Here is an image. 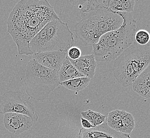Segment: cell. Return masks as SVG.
I'll return each mask as SVG.
<instances>
[{"label":"cell","mask_w":150,"mask_h":138,"mask_svg":"<svg viewBox=\"0 0 150 138\" xmlns=\"http://www.w3.org/2000/svg\"><path fill=\"white\" fill-rule=\"evenodd\" d=\"M54 8L47 0H21L7 20L8 32L20 55L32 54L29 44L47 23L59 19Z\"/></svg>","instance_id":"1"},{"label":"cell","mask_w":150,"mask_h":138,"mask_svg":"<svg viewBox=\"0 0 150 138\" xmlns=\"http://www.w3.org/2000/svg\"><path fill=\"white\" fill-rule=\"evenodd\" d=\"M81 18L75 25L74 32L85 46L98 43L103 34L119 29L124 22L117 12L103 5L88 12L81 13Z\"/></svg>","instance_id":"2"},{"label":"cell","mask_w":150,"mask_h":138,"mask_svg":"<svg viewBox=\"0 0 150 138\" xmlns=\"http://www.w3.org/2000/svg\"><path fill=\"white\" fill-rule=\"evenodd\" d=\"M124 22L119 29L103 34L93 45V54L100 62L115 60L133 43L137 29L136 21L130 13L117 12Z\"/></svg>","instance_id":"3"},{"label":"cell","mask_w":150,"mask_h":138,"mask_svg":"<svg viewBox=\"0 0 150 138\" xmlns=\"http://www.w3.org/2000/svg\"><path fill=\"white\" fill-rule=\"evenodd\" d=\"M150 64V45L141 46L134 42L115 60L113 75L119 84L128 87Z\"/></svg>","instance_id":"4"},{"label":"cell","mask_w":150,"mask_h":138,"mask_svg":"<svg viewBox=\"0 0 150 138\" xmlns=\"http://www.w3.org/2000/svg\"><path fill=\"white\" fill-rule=\"evenodd\" d=\"M75 43L74 34L67 23L60 19L47 23L29 44L32 54L45 52H67Z\"/></svg>","instance_id":"5"},{"label":"cell","mask_w":150,"mask_h":138,"mask_svg":"<svg viewBox=\"0 0 150 138\" xmlns=\"http://www.w3.org/2000/svg\"><path fill=\"white\" fill-rule=\"evenodd\" d=\"M25 90L30 98L42 101L60 85L59 72L42 66L32 58L25 69Z\"/></svg>","instance_id":"6"},{"label":"cell","mask_w":150,"mask_h":138,"mask_svg":"<svg viewBox=\"0 0 150 138\" xmlns=\"http://www.w3.org/2000/svg\"><path fill=\"white\" fill-rule=\"evenodd\" d=\"M15 113L26 115L37 122L38 116L35 108L28 100L22 98V93L19 91H8L0 97V114Z\"/></svg>","instance_id":"7"},{"label":"cell","mask_w":150,"mask_h":138,"mask_svg":"<svg viewBox=\"0 0 150 138\" xmlns=\"http://www.w3.org/2000/svg\"><path fill=\"white\" fill-rule=\"evenodd\" d=\"M107 123L111 129L129 135L135 126V121L133 115L125 111L119 109H115L109 113Z\"/></svg>","instance_id":"8"},{"label":"cell","mask_w":150,"mask_h":138,"mask_svg":"<svg viewBox=\"0 0 150 138\" xmlns=\"http://www.w3.org/2000/svg\"><path fill=\"white\" fill-rule=\"evenodd\" d=\"M3 123L6 129L16 135L28 131L33 125L34 121L26 115L15 113H8L4 115Z\"/></svg>","instance_id":"9"},{"label":"cell","mask_w":150,"mask_h":138,"mask_svg":"<svg viewBox=\"0 0 150 138\" xmlns=\"http://www.w3.org/2000/svg\"><path fill=\"white\" fill-rule=\"evenodd\" d=\"M78 138H131L129 134L119 132L108 126L106 121L98 127L86 129L81 128Z\"/></svg>","instance_id":"10"},{"label":"cell","mask_w":150,"mask_h":138,"mask_svg":"<svg viewBox=\"0 0 150 138\" xmlns=\"http://www.w3.org/2000/svg\"><path fill=\"white\" fill-rule=\"evenodd\" d=\"M66 53L61 51L37 53L33 54V59L42 66L59 72L67 56Z\"/></svg>","instance_id":"11"},{"label":"cell","mask_w":150,"mask_h":138,"mask_svg":"<svg viewBox=\"0 0 150 138\" xmlns=\"http://www.w3.org/2000/svg\"><path fill=\"white\" fill-rule=\"evenodd\" d=\"M68 58L72 65L85 77L90 78V79L94 78L97 67L96 61L94 55L81 56L76 60H72L69 58Z\"/></svg>","instance_id":"12"},{"label":"cell","mask_w":150,"mask_h":138,"mask_svg":"<svg viewBox=\"0 0 150 138\" xmlns=\"http://www.w3.org/2000/svg\"><path fill=\"white\" fill-rule=\"evenodd\" d=\"M132 87L139 95L150 99V64L134 80Z\"/></svg>","instance_id":"13"},{"label":"cell","mask_w":150,"mask_h":138,"mask_svg":"<svg viewBox=\"0 0 150 138\" xmlns=\"http://www.w3.org/2000/svg\"><path fill=\"white\" fill-rule=\"evenodd\" d=\"M135 4L134 0H108L103 1L102 5L112 11L130 13L134 10Z\"/></svg>","instance_id":"14"},{"label":"cell","mask_w":150,"mask_h":138,"mask_svg":"<svg viewBox=\"0 0 150 138\" xmlns=\"http://www.w3.org/2000/svg\"><path fill=\"white\" fill-rule=\"evenodd\" d=\"M59 75L61 83L75 78L85 77L72 65L67 56L59 71Z\"/></svg>","instance_id":"15"},{"label":"cell","mask_w":150,"mask_h":138,"mask_svg":"<svg viewBox=\"0 0 150 138\" xmlns=\"http://www.w3.org/2000/svg\"><path fill=\"white\" fill-rule=\"evenodd\" d=\"M91 79L87 77L77 78L60 83V85L76 92L83 90L90 84Z\"/></svg>","instance_id":"16"},{"label":"cell","mask_w":150,"mask_h":138,"mask_svg":"<svg viewBox=\"0 0 150 138\" xmlns=\"http://www.w3.org/2000/svg\"><path fill=\"white\" fill-rule=\"evenodd\" d=\"M81 116L82 118L89 121L94 127L101 125L107 120V116L92 110H87L81 112Z\"/></svg>","instance_id":"17"},{"label":"cell","mask_w":150,"mask_h":138,"mask_svg":"<svg viewBox=\"0 0 150 138\" xmlns=\"http://www.w3.org/2000/svg\"><path fill=\"white\" fill-rule=\"evenodd\" d=\"M70 3L73 6L78 8L81 11V13H86L100 7L101 4L98 1L95 0H79V1H71Z\"/></svg>","instance_id":"18"},{"label":"cell","mask_w":150,"mask_h":138,"mask_svg":"<svg viewBox=\"0 0 150 138\" xmlns=\"http://www.w3.org/2000/svg\"><path fill=\"white\" fill-rule=\"evenodd\" d=\"M134 39L139 45H146L150 41V34L144 29L139 30L136 32Z\"/></svg>","instance_id":"19"},{"label":"cell","mask_w":150,"mask_h":138,"mask_svg":"<svg viewBox=\"0 0 150 138\" xmlns=\"http://www.w3.org/2000/svg\"><path fill=\"white\" fill-rule=\"evenodd\" d=\"M81 51L77 46H73L67 51V56L72 60H76L81 58Z\"/></svg>","instance_id":"20"},{"label":"cell","mask_w":150,"mask_h":138,"mask_svg":"<svg viewBox=\"0 0 150 138\" xmlns=\"http://www.w3.org/2000/svg\"><path fill=\"white\" fill-rule=\"evenodd\" d=\"M81 124L82 127L84 129H91L94 127L89 121H87L86 119L82 118H81Z\"/></svg>","instance_id":"21"}]
</instances>
